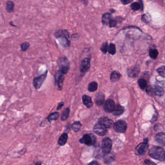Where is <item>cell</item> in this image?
I'll list each match as a JSON object with an SVG mask.
<instances>
[{"label": "cell", "instance_id": "6da1fadb", "mask_svg": "<svg viewBox=\"0 0 165 165\" xmlns=\"http://www.w3.org/2000/svg\"><path fill=\"white\" fill-rule=\"evenodd\" d=\"M149 156L159 161H163L165 159V151L159 147L151 148L149 151Z\"/></svg>", "mask_w": 165, "mask_h": 165}, {"label": "cell", "instance_id": "7a4b0ae2", "mask_svg": "<svg viewBox=\"0 0 165 165\" xmlns=\"http://www.w3.org/2000/svg\"><path fill=\"white\" fill-rule=\"evenodd\" d=\"M55 36L57 38H60V43L63 46L67 47L70 45V41L68 40L69 33L67 31H59L55 33Z\"/></svg>", "mask_w": 165, "mask_h": 165}, {"label": "cell", "instance_id": "3957f363", "mask_svg": "<svg viewBox=\"0 0 165 165\" xmlns=\"http://www.w3.org/2000/svg\"><path fill=\"white\" fill-rule=\"evenodd\" d=\"M58 64L60 67V71L62 74H66L68 73L70 68V64L66 57L60 58L58 61Z\"/></svg>", "mask_w": 165, "mask_h": 165}, {"label": "cell", "instance_id": "277c9868", "mask_svg": "<svg viewBox=\"0 0 165 165\" xmlns=\"http://www.w3.org/2000/svg\"><path fill=\"white\" fill-rule=\"evenodd\" d=\"M48 72V70H46L45 73L34 78L33 81V85L35 89L38 90L42 87V85L46 79Z\"/></svg>", "mask_w": 165, "mask_h": 165}, {"label": "cell", "instance_id": "5b68a950", "mask_svg": "<svg viewBox=\"0 0 165 165\" xmlns=\"http://www.w3.org/2000/svg\"><path fill=\"white\" fill-rule=\"evenodd\" d=\"M79 141L81 144L87 145H93L96 142V137L93 134H85Z\"/></svg>", "mask_w": 165, "mask_h": 165}, {"label": "cell", "instance_id": "8992f818", "mask_svg": "<svg viewBox=\"0 0 165 165\" xmlns=\"http://www.w3.org/2000/svg\"><path fill=\"white\" fill-rule=\"evenodd\" d=\"M112 148V141L109 138L103 139L102 142V149L104 154H108L110 153Z\"/></svg>", "mask_w": 165, "mask_h": 165}, {"label": "cell", "instance_id": "52a82bcc", "mask_svg": "<svg viewBox=\"0 0 165 165\" xmlns=\"http://www.w3.org/2000/svg\"><path fill=\"white\" fill-rule=\"evenodd\" d=\"M127 125L126 122L123 120H119L114 124V129L115 131L119 133H123L126 131Z\"/></svg>", "mask_w": 165, "mask_h": 165}, {"label": "cell", "instance_id": "ba28073f", "mask_svg": "<svg viewBox=\"0 0 165 165\" xmlns=\"http://www.w3.org/2000/svg\"><path fill=\"white\" fill-rule=\"evenodd\" d=\"M93 131L99 135L103 136L107 133V130L105 127L98 123L94 127Z\"/></svg>", "mask_w": 165, "mask_h": 165}, {"label": "cell", "instance_id": "9c48e42d", "mask_svg": "<svg viewBox=\"0 0 165 165\" xmlns=\"http://www.w3.org/2000/svg\"><path fill=\"white\" fill-rule=\"evenodd\" d=\"M148 145L147 142H142L138 145L135 149L136 154L138 155H142L144 154L146 150H147Z\"/></svg>", "mask_w": 165, "mask_h": 165}, {"label": "cell", "instance_id": "30bf717a", "mask_svg": "<svg viewBox=\"0 0 165 165\" xmlns=\"http://www.w3.org/2000/svg\"><path fill=\"white\" fill-rule=\"evenodd\" d=\"M115 107V104L114 100L111 99H109L105 102L103 108L104 111L106 112H113Z\"/></svg>", "mask_w": 165, "mask_h": 165}, {"label": "cell", "instance_id": "8fae6325", "mask_svg": "<svg viewBox=\"0 0 165 165\" xmlns=\"http://www.w3.org/2000/svg\"><path fill=\"white\" fill-rule=\"evenodd\" d=\"M98 123L102 124L106 128H110L114 124L112 121L107 117H103L99 119Z\"/></svg>", "mask_w": 165, "mask_h": 165}, {"label": "cell", "instance_id": "7c38bea8", "mask_svg": "<svg viewBox=\"0 0 165 165\" xmlns=\"http://www.w3.org/2000/svg\"><path fill=\"white\" fill-rule=\"evenodd\" d=\"M90 66V60L89 58H85L82 61L80 65V70L81 73H85L88 70Z\"/></svg>", "mask_w": 165, "mask_h": 165}, {"label": "cell", "instance_id": "4fadbf2b", "mask_svg": "<svg viewBox=\"0 0 165 165\" xmlns=\"http://www.w3.org/2000/svg\"><path fill=\"white\" fill-rule=\"evenodd\" d=\"M127 73L129 77L135 78L139 73V68L137 66H134L128 69Z\"/></svg>", "mask_w": 165, "mask_h": 165}, {"label": "cell", "instance_id": "5bb4252c", "mask_svg": "<svg viewBox=\"0 0 165 165\" xmlns=\"http://www.w3.org/2000/svg\"><path fill=\"white\" fill-rule=\"evenodd\" d=\"M156 140L158 144L165 146V133H159L156 136Z\"/></svg>", "mask_w": 165, "mask_h": 165}, {"label": "cell", "instance_id": "9a60e30c", "mask_svg": "<svg viewBox=\"0 0 165 165\" xmlns=\"http://www.w3.org/2000/svg\"><path fill=\"white\" fill-rule=\"evenodd\" d=\"M82 100L84 105L88 108H91L93 106V103L90 97L88 96L87 95H84L82 97Z\"/></svg>", "mask_w": 165, "mask_h": 165}, {"label": "cell", "instance_id": "2e32d148", "mask_svg": "<svg viewBox=\"0 0 165 165\" xmlns=\"http://www.w3.org/2000/svg\"><path fill=\"white\" fill-rule=\"evenodd\" d=\"M64 81V76L61 72H60L58 74L57 73L55 77V82L58 85V89L61 90L63 86V82Z\"/></svg>", "mask_w": 165, "mask_h": 165}, {"label": "cell", "instance_id": "e0dca14e", "mask_svg": "<svg viewBox=\"0 0 165 165\" xmlns=\"http://www.w3.org/2000/svg\"><path fill=\"white\" fill-rule=\"evenodd\" d=\"M15 6L14 1H7L6 2V11L8 13L14 12L15 11Z\"/></svg>", "mask_w": 165, "mask_h": 165}, {"label": "cell", "instance_id": "ac0fdd59", "mask_svg": "<svg viewBox=\"0 0 165 165\" xmlns=\"http://www.w3.org/2000/svg\"><path fill=\"white\" fill-rule=\"evenodd\" d=\"M112 19V16L110 13H105L102 16V22L105 25H108Z\"/></svg>", "mask_w": 165, "mask_h": 165}, {"label": "cell", "instance_id": "d6986e66", "mask_svg": "<svg viewBox=\"0 0 165 165\" xmlns=\"http://www.w3.org/2000/svg\"><path fill=\"white\" fill-rule=\"evenodd\" d=\"M151 91L155 95L158 96H162L164 95L165 92L164 89L159 86H155L151 89Z\"/></svg>", "mask_w": 165, "mask_h": 165}, {"label": "cell", "instance_id": "ffe728a7", "mask_svg": "<svg viewBox=\"0 0 165 165\" xmlns=\"http://www.w3.org/2000/svg\"><path fill=\"white\" fill-rule=\"evenodd\" d=\"M124 112V108L122 106L118 104L117 105H115V108L114 109L112 113L114 115L118 116V115H121Z\"/></svg>", "mask_w": 165, "mask_h": 165}, {"label": "cell", "instance_id": "44dd1931", "mask_svg": "<svg viewBox=\"0 0 165 165\" xmlns=\"http://www.w3.org/2000/svg\"><path fill=\"white\" fill-rule=\"evenodd\" d=\"M104 95L102 93L97 94L96 99L95 103L98 106H101L104 103Z\"/></svg>", "mask_w": 165, "mask_h": 165}, {"label": "cell", "instance_id": "7402d4cb", "mask_svg": "<svg viewBox=\"0 0 165 165\" xmlns=\"http://www.w3.org/2000/svg\"><path fill=\"white\" fill-rule=\"evenodd\" d=\"M120 77V73L117 71H113L110 75V79H111V81L115 82L118 81Z\"/></svg>", "mask_w": 165, "mask_h": 165}, {"label": "cell", "instance_id": "603a6c76", "mask_svg": "<svg viewBox=\"0 0 165 165\" xmlns=\"http://www.w3.org/2000/svg\"><path fill=\"white\" fill-rule=\"evenodd\" d=\"M67 139H68V135L66 133H64L59 138L58 144L60 146H63L66 143Z\"/></svg>", "mask_w": 165, "mask_h": 165}, {"label": "cell", "instance_id": "cb8c5ba5", "mask_svg": "<svg viewBox=\"0 0 165 165\" xmlns=\"http://www.w3.org/2000/svg\"><path fill=\"white\" fill-rule=\"evenodd\" d=\"M97 84L96 82H92L88 85V90L90 92L95 91L97 90Z\"/></svg>", "mask_w": 165, "mask_h": 165}, {"label": "cell", "instance_id": "d4e9b609", "mask_svg": "<svg viewBox=\"0 0 165 165\" xmlns=\"http://www.w3.org/2000/svg\"><path fill=\"white\" fill-rule=\"evenodd\" d=\"M59 117V114L58 112H55L50 114L48 117V120L49 122H51V121L55 120Z\"/></svg>", "mask_w": 165, "mask_h": 165}, {"label": "cell", "instance_id": "484cf974", "mask_svg": "<svg viewBox=\"0 0 165 165\" xmlns=\"http://www.w3.org/2000/svg\"><path fill=\"white\" fill-rule=\"evenodd\" d=\"M149 55L151 58L156 59L158 57V51L156 49H151L149 51Z\"/></svg>", "mask_w": 165, "mask_h": 165}, {"label": "cell", "instance_id": "4316f807", "mask_svg": "<svg viewBox=\"0 0 165 165\" xmlns=\"http://www.w3.org/2000/svg\"><path fill=\"white\" fill-rule=\"evenodd\" d=\"M138 84L142 90H144L146 88L147 82L146 80H144V79H139V80H138Z\"/></svg>", "mask_w": 165, "mask_h": 165}, {"label": "cell", "instance_id": "83f0119b", "mask_svg": "<svg viewBox=\"0 0 165 165\" xmlns=\"http://www.w3.org/2000/svg\"><path fill=\"white\" fill-rule=\"evenodd\" d=\"M69 113H70V109L69 108L65 109L62 112L61 115V120L62 121H65L69 117Z\"/></svg>", "mask_w": 165, "mask_h": 165}, {"label": "cell", "instance_id": "f1b7e54d", "mask_svg": "<svg viewBox=\"0 0 165 165\" xmlns=\"http://www.w3.org/2000/svg\"><path fill=\"white\" fill-rule=\"evenodd\" d=\"M81 126L82 124L80 122H76L72 125V129L75 132H77L80 130Z\"/></svg>", "mask_w": 165, "mask_h": 165}, {"label": "cell", "instance_id": "f546056e", "mask_svg": "<svg viewBox=\"0 0 165 165\" xmlns=\"http://www.w3.org/2000/svg\"><path fill=\"white\" fill-rule=\"evenodd\" d=\"M108 51L109 53L110 54L114 55L115 54L116 52V48H115V45L113 43H111L108 46Z\"/></svg>", "mask_w": 165, "mask_h": 165}, {"label": "cell", "instance_id": "4dcf8cb0", "mask_svg": "<svg viewBox=\"0 0 165 165\" xmlns=\"http://www.w3.org/2000/svg\"><path fill=\"white\" fill-rule=\"evenodd\" d=\"M30 43L28 42L22 43L21 45V49L22 51H26L30 48Z\"/></svg>", "mask_w": 165, "mask_h": 165}, {"label": "cell", "instance_id": "1f68e13d", "mask_svg": "<svg viewBox=\"0 0 165 165\" xmlns=\"http://www.w3.org/2000/svg\"><path fill=\"white\" fill-rule=\"evenodd\" d=\"M157 72L160 75L163 77H165V66L160 67L157 69Z\"/></svg>", "mask_w": 165, "mask_h": 165}, {"label": "cell", "instance_id": "d6a6232c", "mask_svg": "<svg viewBox=\"0 0 165 165\" xmlns=\"http://www.w3.org/2000/svg\"><path fill=\"white\" fill-rule=\"evenodd\" d=\"M140 8H141V6L139 3L135 2L131 4V8L133 10L137 11L138 10H139Z\"/></svg>", "mask_w": 165, "mask_h": 165}, {"label": "cell", "instance_id": "836d02e7", "mask_svg": "<svg viewBox=\"0 0 165 165\" xmlns=\"http://www.w3.org/2000/svg\"><path fill=\"white\" fill-rule=\"evenodd\" d=\"M100 50L104 54L107 53V51L108 50V46L107 42L104 43L102 44V47L100 48Z\"/></svg>", "mask_w": 165, "mask_h": 165}, {"label": "cell", "instance_id": "e575fe53", "mask_svg": "<svg viewBox=\"0 0 165 165\" xmlns=\"http://www.w3.org/2000/svg\"><path fill=\"white\" fill-rule=\"evenodd\" d=\"M117 24V21H115V20H114V19H112V21H110L109 24V26H110V27L111 28L115 27V26H116Z\"/></svg>", "mask_w": 165, "mask_h": 165}, {"label": "cell", "instance_id": "d590c367", "mask_svg": "<svg viewBox=\"0 0 165 165\" xmlns=\"http://www.w3.org/2000/svg\"><path fill=\"white\" fill-rule=\"evenodd\" d=\"M144 165H156L154 163L149 160H145L144 162Z\"/></svg>", "mask_w": 165, "mask_h": 165}, {"label": "cell", "instance_id": "8d00e7d4", "mask_svg": "<svg viewBox=\"0 0 165 165\" xmlns=\"http://www.w3.org/2000/svg\"><path fill=\"white\" fill-rule=\"evenodd\" d=\"M133 0H121V1L124 4H127L132 1Z\"/></svg>", "mask_w": 165, "mask_h": 165}, {"label": "cell", "instance_id": "74e56055", "mask_svg": "<svg viewBox=\"0 0 165 165\" xmlns=\"http://www.w3.org/2000/svg\"><path fill=\"white\" fill-rule=\"evenodd\" d=\"M64 105V103L63 102H61L60 103L58 104V106L57 107V110H59L61 109V108L63 107V106Z\"/></svg>", "mask_w": 165, "mask_h": 165}, {"label": "cell", "instance_id": "f35d334b", "mask_svg": "<svg viewBox=\"0 0 165 165\" xmlns=\"http://www.w3.org/2000/svg\"><path fill=\"white\" fill-rule=\"evenodd\" d=\"M9 24L11 25V26H13V27H17V26L16 25L14 24V22L12 21H11L9 22Z\"/></svg>", "mask_w": 165, "mask_h": 165}, {"label": "cell", "instance_id": "ab89813d", "mask_svg": "<svg viewBox=\"0 0 165 165\" xmlns=\"http://www.w3.org/2000/svg\"><path fill=\"white\" fill-rule=\"evenodd\" d=\"M88 165H99V164L96 161H93Z\"/></svg>", "mask_w": 165, "mask_h": 165}, {"label": "cell", "instance_id": "60d3db41", "mask_svg": "<svg viewBox=\"0 0 165 165\" xmlns=\"http://www.w3.org/2000/svg\"><path fill=\"white\" fill-rule=\"evenodd\" d=\"M42 165V163L41 162H37L35 163V165Z\"/></svg>", "mask_w": 165, "mask_h": 165}]
</instances>
